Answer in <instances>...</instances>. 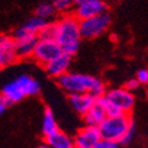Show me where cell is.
<instances>
[{
  "mask_svg": "<svg viewBox=\"0 0 148 148\" xmlns=\"http://www.w3.org/2000/svg\"><path fill=\"white\" fill-rule=\"evenodd\" d=\"M16 42V53L18 58H26L29 56H32L34 46L38 42V37H25V38H21Z\"/></svg>",
  "mask_w": 148,
  "mask_h": 148,
  "instance_id": "obj_14",
  "label": "cell"
},
{
  "mask_svg": "<svg viewBox=\"0 0 148 148\" xmlns=\"http://www.w3.org/2000/svg\"><path fill=\"white\" fill-rule=\"evenodd\" d=\"M112 18L109 13H103L92 18H88L84 20H79V31L83 38L92 39L101 36L109 27Z\"/></svg>",
  "mask_w": 148,
  "mask_h": 148,
  "instance_id": "obj_5",
  "label": "cell"
},
{
  "mask_svg": "<svg viewBox=\"0 0 148 148\" xmlns=\"http://www.w3.org/2000/svg\"><path fill=\"white\" fill-rule=\"evenodd\" d=\"M0 69H3V68H1V66H0Z\"/></svg>",
  "mask_w": 148,
  "mask_h": 148,
  "instance_id": "obj_27",
  "label": "cell"
},
{
  "mask_svg": "<svg viewBox=\"0 0 148 148\" xmlns=\"http://www.w3.org/2000/svg\"><path fill=\"white\" fill-rule=\"evenodd\" d=\"M58 125H57V121L55 119V114L52 113L51 109L46 108L45 112H44V116H43V122H42V132L44 138H47L52 135L53 133L58 132Z\"/></svg>",
  "mask_w": 148,
  "mask_h": 148,
  "instance_id": "obj_16",
  "label": "cell"
},
{
  "mask_svg": "<svg viewBox=\"0 0 148 148\" xmlns=\"http://www.w3.org/2000/svg\"><path fill=\"white\" fill-rule=\"evenodd\" d=\"M10 106V103L4 98V96L0 94V116H1L4 113H5V110L7 109V107Z\"/></svg>",
  "mask_w": 148,
  "mask_h": 148,
  "instance_id": "obj_24",
  "label": "cell"
},
{
  "mask_svg": "<svg viewBox=\"0 0 148 148\" xmlns=\"http://www.w3.org/2000/svg\"><path fill=\"white\" fill-rule=\"evenodd\" d=\"M72 1H73V4H81V3H83V1H85V0H72Z\"/></svg>",
  "mask_w": 148,
  "mask_h": 148,
  "instance_id": "obj_25",
  "label": "cell"
},
{
  "mask_svg": "<svg viewBox=\"0 0 148 148\" xmlns=\"http://www.w3.org/2000/svg\"><path fill=\"white\" fill-rule=\"evenodd\" d=\"M63 53L60 46L53 40V39H40L38 38L34 50L32 53V57L38 62V63L43 64L44 66L50 63L51 60L57 58Z\"/></svg>",
  "mask_w": 148,
  "mask_h": 148,
  "instance_id": "obj_6",
  "label": "cell"
},
{
  "mask_svg": "<svg viewBox=\"0 0 148 148\" xmlns=\"http://www.w3.org/2000/svg\"><path fill=\"white\" fill-rule=\"evenodd\" d=\"M109 102L116 106L123 114H130L135 104V96L133 92L127 91L125 88H116L106 91L103 95Z\"/></svg>",
  "mask_w": 148,
  "mask_h": 148,
  "instance_id": "obj_7",
  "label": "cell"
},
{
  "mask_svg": "<svg viewBox=\"0 0 148 148\" xmlns=\"http://www.w3.org/2000/svg\"><path fill=\"white\" fill-rule=\"evenodd\" d=\"M107 8V4L103 0H85L77 5L73 16L78 20H84L106 13Z\"/></svg>",
  "mask_w": 148,
  "mask_h": 148,
  "instance_id": "obj_8",
  "label": "cell"
},
{
  "mask_svg": "<svg viewBox=\"0 0 148 148\" xmlns=\"http://www.w3.org/2000/svg\"><path fill=\"white\" fill-rule=\"evenodd\" d=\"M58 85L69 95L71 94H90L96 98L106 94L104 83L94 76L78 72H66L57 78Z\"/></svg>",
  "mask_w": 148,
  "mask_h": 148,
  "instance_id": "obj_1",
  "label": "cell"
},
{
  "mask_svg": "<svg viewBox=\"0 0 148 148\" xmlns=\"http://www.w3.org/2000/svg\"><path fill=\"white\" fill-rule=\"evenodd\" d=\"M55 13H56V11H55L52 4H49V3L40 4L36 10V16L42 18V19H45V20H47L49 18H51Z\"/></svg>",
  "mask_w": 148,
  "mask_h": 148,
  "instance_id": "obj_18",
  "label": "cell"
},
{
  "mask_svg": "<svg viewBox=\"0 0 148 148\" xmlns=\"http://www.w3.org/2000/svg\"><path fill=\"white\" fill-rule=\"evenodd\" d=\"M55 24L53 40L60 46L63 53L72 56L76 53L81 43L79 20L72 14L62 17Z\"/></svg>",
  "mask_w": 148,
  "mask_h": 148,
  "instance_id": "obj_2",
  "label": "cell"
},
{
  "mask_svg": "<svg viewBox=\"0 0 148 148\" xmlns=\"http://www.w3.org/2000/svg\"><path fill=\"white\" fill-rule=\"evenodd\" d=\"M134 126L135 123L130 114H123L120 116L107 117L102 122V125L98 127V132H100L101 139L110 140L120 145L122 139Z\"/></svg>",
  "mask_w": 148,
  "mask_h": 148,
  "instance_id": "obj_4",
  "label": "cell"
},
{
  "mask_svg": "<svg viewBox=\"0 0 148 148\" xmlns=\"http://www.w3.org/2000/svg\"><path fill=\"white\" fill-rule=\"evenodd\" d=\"M45 142L50 148H75L73 140L62 130H58L50 136L45 138Z\"/></svg>",
  "mask_w": 148,
  "mask_h": 148,
  "instance_id": "obj_15",
  "label": "cell"
},
{
  "mask_svg": "<svg viewBox=\"0 0 148 148\" xmlns=\"http://www.w3.org/2000/svg\"><path fill=\"white\" fill-rule=\"evenodd\" d=\"M70 64H71V56L66 53H62L60 56L51 60L50 63H47L45 65V70L51 77L59 78L60 76H63L64 73L68 72Z\"/></svg>",
  "mask_w": 148,
  "mask_h": 148,
  "instance_id": "obj_12",
  "label": "cell"
},
{
  "mask_svg": "<svg viewBox=\"0 0 148 148\" xmlns=\"http://www.w3.org/2000/svg\"><path fill=\"white\" fill-rule=\"evenodd\" d=\"M72 0H52V6L56 12H66L72 6Z\"/></svg>",
  "mask_w": 148,
  "mask_h": 148,
  "instance_id": "obj_19",
  "label": "cell"
},
{
  "mask_svg": "<svg viewBox=\"0 0 148 148\" xmlns=\"http://www.w3.org/2000/svg\"><path fill=\"white\" fill-rule=\"evenodd\" d=\"M72 140L75 148H94L101 140V135L98 128L84 126L77 132L76 136Z\"/></svg>",
  "mask_w": 148,
  "mask_h": 148,
  "instance_id": "obj_9",
  "label": "cell"
},
{
  "mask_svg": "<svg viewBox=\"0 0 148 148\" xmlns=\"http://www.w3.org/2000/svg\"><path fill=\"white\" fill-rule=\"evenodd\" d=\"M136 79L140 84H148V69H141L136 73Z\"/></svg>",
  "mask_w": 148,
  "mask_h": 148,
  "instance_id": "obj_23",
  "label": "cell"
},
{
  "mask_svg": "<svg viewBox=\"0 0 148 148\" xmlns=\"http://www.w3.org/2000/svg\"><path fill=\"white\" fill-rule=\"evenodd\" d=\"M18 59L16 53V42L13 37H0V66L4 68Z\"/></svg>",
  "mask_w": 148,
  "mask_h": 148,
  "instance_id": "obj_10",
  "label": "cell"
},
{
  "mask_svg": "<svg viewBox=\"0 0 148 148\" xmlns=\"http://www.w3.org/2000/svg\"><path fill=\"white\" fill-rule=\"evenodd\" d=\"M38 148H50V147H49L46 143H44V145H42V146H39Z\"/></svg>",
  "mask_w": 148,
  "mask_h": 148,
  "instance_id": "obj_26",
  "label": "cell"
},
{
  "mask_svg": "<svg viewBox=\"0 0 148 148\" xmlns=\"http://www.w3.org/2000/svg\"><path fill=\"white\" fill-rule=\"evenodd\" d=\"M47 24H49L47 20L42 19V18H39V17L34 16V17H32L31 19H29L23 27L30 34L38 37V34L42 32V30L47 25Z\"/></svg>",
  "mask_w": 148,
  "mask_h": 148,
  "instance_id": "obj_17",
  "label": "cell"
},
{
  "mask_svg": "<svg viewBox=\"0 0 148 148\" xmlns=\"http://www.w3.org/2000/svg\"><path fill=\"white\" fill-rule=\"evenodd\" d=\"M55 37V24H50L49 23L42 30V32L38 34V38L40 39H53Z\"/></svg>",
  "mask_w": 148,
  "mask_h": 148,
  "instance_id": "obj_20",
  "label": "cell"
},
{
  "mask_svg": "<svg viewBox=\"0 0 148 148\" xmlns=\"http://www.w3.org/2000/svg\"><path fill=\"white\" fill-rule=\"evenodd\" d=\"M39 91L40 85L34 78L27 75H21L7 83L1 90V95L10 104H12L21 101L27 96L38 95Z\"/></svg>",
  "mask_w": 148,
  "mask_h": 148,
  "instance_id": "obj_3",
  "label": "cell"
},
{
  "mask_svg": "<svg viewBox=\"0 0 148 148\" xmlns=\"http://www.w3.org/2000/svg\"><path fill=\"white\" fill-rule=\"evenodd\" d=\"M97 98L90 94H71L69 95V103L79 115L88 113L90 108L96 103Z\"/></svg>",
  "mask_w": 148,
  "mask_h": 148,
  "instance_id": "obj_11",
  "label": "cell"
},
{
  "mask_svg": "<svg viewBox=\"0 0 148 148\" xmlns=\"http://www.w3.org/2000/svg\"><path fill=\"white\" fill-rule=\"evenodd\" d=\"M106 119H107L106 110L97 100H96V103L90 108L89 112L83 115V121L85 123V126L95 127V128L100 127Z\"/></svg>",
  "mask_w": 148,
  "mask_h": 148,
  "instance_id": "obj_13",
  "label": "cell"
},
{
  "mask_svg": "<svg viewBox=\"0 0 148 148\" xmlns=\"http://www.w3.org/2000/svg\"><path fill=\"white\" fill-rule=\"evenodd\" d=\"M94 148H120V145L117 142H114V141L101 139Z\"/></svg>",
  "mask_w": 148,
  "mask_h": 148,
  "instance_id": "obj_21",
  "label": "cell"
},
{
  "mask_svg": "<svg viewBox=\"0 0 148 148\" xmlns=\"http://www.w3.org/2000/svg\"><path fill=\"white\" fill-rule=\"evenodd\" d=\"M140 85H141V84L138 82L136 78H132V79H129V81H127V82L125 83L123 88H125L127 91H129V92H133V91H135V90H138V89L140 88Z\"/></svg>",
  "mask_w": 148,
  "mask_h": 148,
  "instance_id": "obj_22",
  "label": "cell"
}]
</instances>
